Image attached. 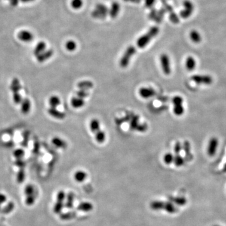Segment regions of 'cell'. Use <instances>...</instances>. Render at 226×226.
Returning a JSON list of instances; mask_svg holds the SVG:
<instances>
[{
  "instance_id": "obj_34",
  "label": "cell",
  "mask_w": 226,
  "mask_h": 226,
  "mask_svg": "<svg viewBox=\"0 0 226 226\" xmlns=\"http://www.w3.org/2000/svg\"><path fill=\"white\" fill-rule=\"evenodd\" d=\"M173 112L176 116H181L184 113V108L182 104L175 105L173 107Z\"/></svg>"
},
{
  "instance_id": "obj_57",
  "label": "cell",
  "mask_w": 226,
  "mask_h": 226,
  "mask_svg": "<svg viewBox=\"0 0 226 226\" xmlns=\"http://www.w3.org/2000/svg\"><path fill=\"white\" fill-rule=\"evenodd\" d=\"M156 11L155 10H152V11H151L150 14H149V18L152 19V20H154L155 18L156 17Z\"/></svg>"
},
{
  "instance_id": "obj_28",
  "label": "cell",
  "mask_w": 226,
  "mask_h": 226,
  "mask_svg": "<svg viewBox=\"0 0 226 226\" xmlns=\"http://www.w3.org/2000/svg\"><path fill=\"white\" fill-rule=\"evenodd\" d=\"M183 148L185 151V154H186V157H190V156H192V155L190 153V149H191L190 144L188 141H184L183 145Z\"/></svg>"
},
{
  "instance_id": "obj_4",
  "label": "cell",
  "mask_w": 226,
  "mask_h": 226,
  "mask_svg": "<svg viewBox=\"0 0 226 226\" xmlns=\"http://www.w3.org/2000/svg\"><path fill=\"white\" fill-rule=\"evenodd\" d=\"M162 70L164 74L169 75L171 73V68L170 65V59L168 56L165 53H163L160 57Z\"/></svg>"
},
{
  "instance_id": "obj_56",
  "label": "cell",
  "mask_w": 226,
  "mask_h": 226,
  "mask_svg": "<svg viewBox=\"0 0 226 226\" xmlns=\"http://www.w3.org/2000/svg\"><path fill=\"white\" fill-rule=\"evenodd\" d=\"M72 215V214L71 213H67V214H64L62 215H61L60 216V218L61 219H62V220H68V219H70L72 218L71 217Z\"/></svg>"
},
{
  "instance_id": "obj_31",
  "label": "cell",
  "mask_w": 226,
  "mask_h": 226,
  "mask_svg": "<svg viewBox=\"0 0 226 226\" xmlns=\"http://www.w3.org/2000/svg\"><path fill=\"white\" fill-rule=\"evenodd\" d=\"M138 121L139 117L138 116H134L132 118L131 122H130V127H131L132 129H137V128H138L140 125L138 124Z\"/></svg>"
},
{
  "instance_id": "obj_8",
  "label": "cell",
  "mask_w": 226,
  "mask_h": 226,
  "mask_svg": "<svg viewBox=\"0 0 226 226\" xmlns=\"http://www.w3.org/2000/svg\"><path fill=\"white\" fill-rule=\"evenodd\" d=\"M53 52L52 49L45 50L44 52H42V53L38 55V56H37V61L40 63H42L50 59L53 56Z\"/></svg>"
},
{
  "instance_id": "obj_46",
  "label": "cell",
  "mask_w": 226,
  "mask_h": 226,
  "mask_svg": "<svg viewBox=\"0 0 226 226\" xmlns=\"http://www.w3.org/2000/svg\"><path fill=\"white\" fill-rule=\"evenodd\" d=\"M175 203L179 205H183L187 203V200L183 197H177L175 198L173 201Z\"/></svg>"
},
{
  "instance_id": "obj_14",
  "label": "cell",
  "mask_w": 226,
  "mask_h": 226,
  "mask_svg": "<svg viewBox=\"0 0 226 226\" xmlns=\"http://www.w3.org/2000/svg\"><path fill=\"white\" fill-rule=\"evenodd\" d=\"M52 143H53V145L59 148L64 149L66 148L67 146V144L65 141L60 139V138H58V137H55V138H53L52 140Z\"/></svg>"
},
{
  "instance_id": "obj_3",
  "label": "cell",
  "mask_w": 226,
  "mask_h": 226,
  "mask_svg": "<svg viewBox=\"0 0 226 226\" xmlns=\"http://www.w3.org/2000/svg\"><path fill=\"white\" fill-rule=\"evenodd\" d=\"M191 79L197 84L209 85L212 83V77L209 75H194Z\"/></svg>"
},
{
  "instance_id": "obj_27",
  "label": "cell",
  "mask_w": 226,
  "mask_h": 226,
  "mask_svg": "<svg viewBox=\"0 0 226 226\" xmlns=\"http://www.w3.org/2000/svg\"><path fill=\"white\" fill-rule=\"evenodd\" d=\"M65 47L67 50L70 52H73L76 49L77 44L74 42V41L70 40V41H68V42L66 43Z\"/></svg>"
},
{
  "instance_id": "obj_42",
  "label": "cell",
  "mask_w": 226,
  "mask_h": 226,
  "mask_svg": "<svg viewBox=\"0 0 226 226\" xmlns=\"http://www.w3.org/2000/svg\"><path fill=\"white\" fill-rule=\"evenodd\" d=\"M35 196L33 194L32 195L26 196V200H25V203L27 205H32L35 203Z\"/></svg>"
},
{
  "instance_id": "obj_21",
  "label": "cell",
  "mask_w": 226,
  "mask_h": 226,
  "mask_svg": "<svg viewBox=\"0 0 226 226\" xmlns=\"http://www.w3.org/2000/svg\"><path fill=\"white\" fill-rule=\"evenodd\" d=\"M87 177V174L83 171H78L74 174V179L78 182H83Z\"/></svg>"
},
{
  "instance_id": "obj_48",
  "label": "cell",
  "mask_w": 226,
  "mask_h": 226,
  "mask_svg": "<svg viewBox=\"0 0 226 226\" xmlns=\"http://www.w3.org/2000/svg\"><path fill=\"white\" fill-rule=\"evenodd\" d=\"M65 194L64 191L61 190L57 194V202H63L64 200L65 199Z\"/></svg>"
},
{
  "instance_id": "obj_44",
  "label": "cell",
  "mask_w": 226,
  "mask_h": 226,
  "mask_svg": "<svg viewBox=\"0 0 226 226\" xmlns=\"http://www.w3.org/2000/svg\"><path fill=\"white\" fill-rule=\"evenodd\" d=\"M92 15L93 17H94L95 18H99V19H104L107 16V15L103 14V13H101L99 11L95 10L92 13Z\"/></svg>"
},
{
  "instance_id": "obj_41",
  "label": "cell",
  "mask_w": 226,
  "mask_h": 226,
  "mask_svg": "<svg viewBox=\"0 0 226 226\" xmlns=\"http://www.w3.org/2000/svg\"><path fill=\"white\" fill-rule=\"evenodd\" d=\"M165 10H164V9H161V10H160L158 13H156V17H155V19H154V20H155V21L156 22L160 23V22L161 21V20H162L163 17L164 13H165Z\"/></svg>"
},
{
  "instance_id": "obj_6",
  "label": "cell",
  "mask_w": 226,
  "mask_h": 226,
  "mask_svg": "<svg viewBox=\"0 0 226 226\" xmlns=\"http://www.w3.org/2000/svg\"><path fill=\"white\" fill-rule=\"evenodd\" d=\"M218 145V141L216 138H212L210 140L207 148V153L209 156H212L215 155L217 149Z\"/></svg>"
},
{
  "instance_id": "obj_5",
  "label": "cell",
  "mask_w": 226,
  "mask_h": 226,
  "mask_svg": "<svg viewBox=\"0 0 226 226\" xmlns=\"http://www.w3.org/2000/svg\"><path fill=\"white\" fill-rule=\"evenodd\" d=\"M18 38L23 42H30L33 39V35L32 32L27 30H22L18 33Z\"/></svg>"
},
{
  "instance_id": "obj_51",
  "label": "cell",
  "mask_w": 226,
  "mask_h": 226,
  "mask_svg": "<svg viewBox=\"0 0 226 226\" xmlns=\"http://www.w3.org/2000/svg\"><path fill=\"white\" fill-rule=\"evenodd\" d=\"M170 19L173 23H178L179 22V18L174 13H172L170 15Z\"/></svg>"
},
{
  "instance_id": "obj_53",
  "label": "cell",
  "mask_w": 226,
  "mask_h": 226,
  "mask_svg": "<svg viewBox=\"0 0 226 226\" xmlns=\"http://www.w3.org/2000/svg\"><path fill=\"white\" fill-rule=\"evenodd\" d=\"M15 165L20 168H23L25 167V162H24L22 159H17Z\"/></svg>"
},
{
  "instance_id": "obj_50",
  "label": "cell",
  "mask_w": 226,
  "mask_h": 226,
  "mask_svg": "<svg viewBox=\"0 0 226 226\" xmlns=\"http://www.w3.org/2000/svg\"><path fill=\"white\" fill-rule=\"evenodd\" d=\"M29 131H26L24 134L23 136V141L22 142V145L24 147H26L27 145H28V142H29Z\"/></svg>"
},
{
  "instance_id": "obj_59",
  "label": "cell",
  "mask_w": 226,
  "mask_h": 226,
  "mask_svg": "<svg viewBox=\"0 0 226 226\" xmlns=\"http://www.w3.org/2000/svg\"><path fill=\"white\" fill-rule=\"evenodd\" d=\"M19 0H10V3L12 6H15L18 4Z\"/></svg>"
},
{
  "instance_id": "obj_35",
  "label": "cell",
  "mask_w": 226,
  "mask_h": 226,
  "mask_svg": "<svg viewBox=\"0 0 226 226\" xmlns=\"http://www.w3.org/2000/svg\"><path fill=\"white\" fill-rule=\"evenodd\" d=\"M34 191H35V188L32 185H27L25 188L24 192L26 196H29L34 194Z\"/></svg>"
},
{
  "instance_id": "obj_13",
  "label": "cell",
  "mask_w": 226,
  "mask_h": 226,
  "mask_svg": "<svg viewBox=\"0 0 226 226\" xmlns=\"http://www.w3.org/2000/svg\"><path fill=\"white\" fill-rule=\"evenodd\" d=\"M21 84H20V81L17 78H14L12 80L11 84L10 86V89L11 91L13 92V93H15V92H19V91L21 90Z\"/></svg>"
},
{
  "instance_id": "obj_55",
  "label": "cell",
  "mask_w": 226,
  "mask_h": 226,
  "mask_svg": "<svg viewBox=\"0 0 226 226\" xmlns=\"http://www.w3.org/2000/svg\"><path fill=\"white\" fill-rule=\"evenodd\" d=\"M145 6L148 8H152L156 2V0H145Z\"/></svg>"
},
{
  "instance_id": "obj_7",
  "label": "cell",
  "mask_w": 226,
  "mask_h": 226,
  "mask_svg": "<svg viewBox=\"0 0 226 226\" xmlns=\"http://www.w3.org/2000/svg\"><path fill=\"white\" fill-rule=\"evenodd\" d=\"M139 94L140 95V96L143 98L148 99L154 96L156 94V92L152 88L142 87L139 90Z\"/></svg>"
},
{
  "instance_id": "obj_62",
  "label": "cell",
  "mask_w": 226,
  "mask_h": 226,
  "mask_svg": "<svg viewBox=\"0 0 226 226\" xmlns=\"http://www.w3.org/2000/svg\"><path fill=\"white\" fill-rule=\"evenodd\" d=\"M223 172H226V164L224 165V167L223 168Z\"/></svg>"
},
{
  "instance_id": "obj_17",
  "label": "cell",
  "mask_w": 226,
  "mask_h": 226,
  "mask_svg": "<svg viewBox=\"0 0 226 226\" xmlns=\"http://www.w3.org/2000/svg\"><path fill=\"white\" fill-rule=\"evenodd\" d=\"M196 65V62L194 57H187L185 62V66L187 69L189 71H191L194 70Z\"/></svg>"
},
{
  "instance_id": "obj_1",
  "label": "cell",
  "mask_w": 226,
  "mask_h": 226,
  "mask_svg": "<svg viewBox=\"0 0 226 226\" xmlns=\"http://www.w3.org/2000/svg\"><path fill=\"white\" fill-rule=\"evenodd\" d=\"M158 32L159 29L158 27H152L146 34H145V35H143L138 38L136 43L137 46L140 48V49L145 48L149 43L150 41L157 35V34L158 33Z\"/></svg>"
},
{
  "instance_id": "obj_40",
  "label": "cell",
  "mask_w": 226,
  "mask_h": 226,
  "mask_svg": "<svg viewBox=\"0 0 226 226\" xmlns=\"http://www.w3.org/2000/svg\"><path fill=\"white\" fill-rule=\"evenodd\" d=\"M63 207H64V205H63L62 202H57L56 204H55V205H54V207H53L54 213L59 214L60 212H61V210H62Z\"/></svg>"
},
{
  "instance_id": "obj_9",
  "label": "cell",
  "mask_w": 226,
  "mask_h": 226,
  "mask_svg": "<svg viewBox=\"0 0 226 226\" xmlns=\"http://www.w3.org/2000/svg\"><path fill=\"white\" fill-rule=\"evenodd\" d=\"M48 113H49L53 118L58 119H63L65 118V115L64 113L59 111L56 108L50 107L48 109Z\"/></svg>"
},
{
  "instance_id": "obj_60",
  "label": "cell",
  "mask_w": 226,
  "mask_h": 226,
  "mask_svg": "<svg viewBox=\"0 0 226 226\" xmlns=\"http://www.w3.org/2000/svg\"><path fill=\"white\" fill-rule=\"evenodd\" d=\"M125 2H132L134 3H139L141 2V0H124Z\"/></svg>"
},
{
  "instance_id": "obj_54",
  "label": "cell",
  "mask_w": 226,
  "mask_h": 226,
  "mask_svg": "<svg viewBox=\"0 0 226 226\" xmlns=\"http://www.w3.org/2000/svg\"><path fill=\"white\" fill-rule=\"evenodd\" d=\"M39 150H40V144L38 141H36L35 142V143H34L33 153L34 154H38L39 153Z\"/></svg>"
},
{
  "instance_id": "obj_19",
  "label": "cell",
  "mask_w": 226,
  "mask_h": 226,
  "mask_svg": "<svg viewBox=\"0 0 226 226\" xmlns=\"http://www.w3.org/2000/svg\"><path fill=\"white\" fill-rule=\"evenodd\" d=\"M90 128L91 129V131L94 134L98 132L100 129V123L99 121L96 119H93L90 123Z\"/></svg>"
},
{
  "instance_id": "obj_2",
  "label": "cell",
  "mask_w": 226,
  "mask_h": 226,
  "mask_svg": "<svg viewBox=\"0 0 226 226\" xmlns=\"http://www.w3.org/2000/svg\"><path fill=\"white\" fill-rule=\"evenodd\" d=\"M136 52V50L134 46H129L128 47L119 62V65L122 68H126L128 67L130 60L134 56Z\"/></svg>"
},
{
  "instance_id": "obj_18",
  "label": "cell",
  "mask_w": 226,
  "mask_h": 226,
  "mask_svg": "<svg viewBox=\"0 0 226 226\" xmlns=\"http://www.w3.org/2000/svg\"><path fill=\"white\" fill-rule=\"evenodd\" d=\"M190 38L193 42L196 43V44L199 43L202 40V37L200 35V33L196 30H192L190 32Z\"/></svg>"
},
{
  "instance_id": "obj_10",
  "label": "cell",
  "mask_w": 226,
  "mask_h": 226,
  "mask_svg": "<svg viewBox=\"0 0 226 226\" xmlns=\"http://www.w3.org/2000/svg\"><path fill=\"white\" fill-rule=\"evenodd\" d=\"M21 106V111L23 114H28L31 109V102L28 98L23 99L22 102Z\"/></svg>"
},
{
  "instance_id": "obj_45",
  "label": "cell",
  "mask_w": 226,
  "mask_h": 226,
  "mask_svg": "<svg viewBox=\"0 0 226 226\" xmlns=\"http://www.w3.org/2000/svg\"><path fill=\"white\" fill-rule=\"evenodd\" d=\"M76 94H77V96L80 98H82V99H84L86 97H87L89 95V92H87V91H86V90H82V89H79L77 92H76Z\"/></svg>"
},
{
  "instance_id": "obj_58",
  "label": "cell",
  "mask_w": 226,
  "mask_h": 226,
  "mask_svg": "<svg viewBox=\"0 0 226 226\" xmlns=\"http://www.w3.org/2000/svg\"><path fill=\"white\" fill-rule=\"evenodd\" d=\"M6 200V197L5 195L0 194V204H2Z\"/></svg>"
},
{
  "instance_id": "obj_47",
  "label": "cell",
  "mask_w": 226,
  "mask_h": 226,
  "mask_svg": "<svg viewBox=\"0 0 226 226\" xmlns=\"http://www.w3.org/2000/svg\"><path fill=\"white\" fill-rule=\"evenodd\" d=\"M191 13H192V12H191V11H188L186 9H183L182 11H180V15L183 18H187L191 15Z\"/></svg>"
},
{
  "instance_id": "obj_22",
  "label": "cell",
  "mask_w": 226,
  "mask_h": 226,
  "mask_svg": "<svg viewBox=\"0 0 226 226\" xmlns=\"http://www.w3.org/2000/svg\"><path fill=\"white\" fill-rule=\"evenodd\" d=\"M92 205L89 202H83L80 203L77 209L78 210L84 211V212H89L92 209Z\"/></svg>"
},
{
  "instance_id": "obj_25",
  "label": "cell",
  "mask_w": 226,
  "mask_h": 226,
  "mask_svg": "<svg viewBox=\"0 0 226 226\" xmlns=\"http://www.w3.org/2000/svg\"><path fill=\"white\" fill-rule=\"evenodd\" d=\"M95 138H96V140L98 143H102L105 141V134L103 131H102V130L100 129L98 132L95 134Z\"/></svg>"
},
{
  "instance_id": "obj_33",
  "label": "cell",
  "mask_w": 226,
  "mask_h": 226,
  "mask_svg": "<svg viewBox=\"0 0 226 226\" xmlns=\"http://www.w3.org/2000/svg\"><path fill=\"white\" fill-rule=\"evenodd\" d=\"M74 195L72 193H69L67 197V202L65 204V206L67 208H72L73 205V201H74Z\"/></svg>"
},
{
  "instance_id": "obj_11",
  "label": "cell",
  "mask_w": 226,
  "mask_h": 226,
  "mask_svg": "<svg viewBox=\"0 0 226 226\" xmlns=\"http://www.w3.org/2000/svg\"><path fill=\"white\" fill-rule=\"evenodd\" d=\"M46 47H47V45L44 42H42H42H38L37 45H36L35 49H34L33 50V54L35 55V56L36 57L38 56V55L42 53L45 50Z\"/></svg>"
},
{
  "instance_id": "obj_43",
  "label": "cell",
  "mask_w": 226,
  "mask_h": 226,
  "mask_svg": "<svg viewBox=\"0 0 226 226\" xmlns=\"http://www.w3.org/2000/svg\"><path fill=\"white\" fill-rule=\"evenodd\" d=\"M183 6H184V9H186L188 11H190L191 12H193L194 10V5L192 3L190 2V1H188V0H186L183 3Z\"/></svg>"
},
{
  "instance_id": "obj_26",
  "label": "cell",
  "mask_w": 226,
  "mask_h": 226,
  "mask_svg": "<svg viewBox=\"0 0 226 226\" xmlns=\"http://www.w3.org/2000/svg\"><path fill=\"white\" fill-rule=\"evenodd\" d=\"M173 162L175 163V165L176 166V167H181L182 166L184 163H185V160L184 158H183V157H182L180 155H176L175 157H174V160H173Z\"/></svg>"
},
{
  "instance_id": "obj_16",
  "label": "cell",
  "mask_w": 226,
  "mask_h": 226,
  "mask_svg": "<svg viewBox=\"0 0 226 226\" xmlns=\"http://www.w3.org/2000/svg\"><path fill=\"white\" fill-rule=\"evenodd\" d=\"M119 9L120 6L119 3L117 2H114L111 5L110 11H109V15H110V17L113 18H114L117 17L119 11Z\"/></svg>"
},
{
  "instance_id": "obj_23",
  "label": "cell",
  "mask_w": 226,
  "mask_h": 226,
  "mask_svg": "<svg viewBox=\"0 0 226 226\" xmlns=\"http://www.w3.org/2000/svg\"><path fill=\"white\" fill-rule=\"evenodd\" d=\"M25 179V173L23 168H20L19 172H18L17 180L18 183H22L24 182V180Z\"/></svg>"
},
{
  "instance_id": "obj_38",
  "label": "cell",
  "mask_w": 226,
  "mask_h": 226,
  "mask_svg": "<svg viewBox=\"0 0 226 226\" xmlns=\"http://www.w3.org/2000/svg\"><path fill=\"white\" fill-rule=\"evenodd\" d=\"M83 5V0H72L71 2L72 7L74 9L80 8Z\"/></svg>"
},
{
  "instance_id": "obj_61",
  "label": "cell",
  "mask_w": 226,
  "mask_h": 226,
  "mask_svg": "<svg viewBox=\"0 0 226 226\" xmlns=\"http://www.w3.org/2000/svg\"><path fill=\"white\" fill-rule=\"evenodd\" d=\"M20 1L22 2H24V3H27V2H30L35 1V0H20Z\"/></svg>"
},
{
  "instance_id": "obj_15",
  "label": "cell",
  "mask_w": 226,
  "mask_h": 226,
  "mask_svg": "<svg viewBox=\"0 0 226 226\" xmlns=\"http://www.w3.org/2000/svg\"><path fill=\"white\" fill-rule=\"evenodd\" d=\"M85 104L84 99L79 97H74L71 100V104L74 108H80L83 107Z\"/></svg>"
},
{
  "instance_id": "obj_32",
  "label": "cell",
  "mask_w": 226,
  "mask_h": 226,
  "mask_svg": "<svg viewBox=\"0 0 226 226\" xmlns=\"http://www.w3.org/2000/svg\"><path fill=\"white\" fill-rule=\"evenodd\" d=\"M13 100L16 104H20L22 103L23 98L19 92H15L13 93Z\"/></svg>"
},
{
  "instance_id": "obj_63",
  "label": "cell",
  "mask_w": 226,
  "mask_h": 226,
  "mask_svg": "<svg viewBox=\"0 0 226 226\" xmlns=\"http://www.w3.org/2000/svg\"><path fill=\"white\" fill-rule=\"evenodd\" d=\"M214 226H219V225H214Z\"/></svg>"
},
{
  "instance_id": "obj_52",
  "label": "cell",
  "mask_w": 226,
  "mask_h": 226,
  "mask_svg": "<svg viewBox=\"0 0 226 226\" xmlns=\"http://www.w3.org/2000/svg\"><path fill=\"white\" fill-rule=\"evenodd\" d=\"M182 149V146L180 142H176L174 147V152L176 155H179Z\"/></svg>"
},
{
  "instance_id": "obj_37",
  "label": "cell",
  "mask_w": 226,
  "mask_h": 226,
  "mask_svg": "<svg viewBox=\"0 0 226 226\" xmlns=\"http://www.w3.org/2000/svg\"><path fill=\"white\" fill-rule=\"evenodd\" d=\"M173 160H174V156L172 153H168L164 156V158H163L164 162H165L166 164H167V165H169V164L173 162Z\"/></svg>"
},
{
  "instance_id": "obj_20",
  "label": "cell",
  "mask_w": 226,
  "mask_h": 226,
  "mask_svg": "<svg viewBox=\"0 0 226 226\" xmlns=\"http://www.w3.org/2000/svg\"><path fill=\"white\" fill-rule=\"evenodd\" d=\"M49 102L50 107L56 108L60 104V100L59 98L56 96V95H53V96L50 98Z\"/></svg>"
},
{
  "instance_id": "obj_12",
  "label": "cell",
  "mask_w": 226,
  "mask_h": 226,
  "mask_svg": "<svg viewBox=\"0 0 226 226\" xmlns=\"http://www.w3.org/2000/svg\"><path fill=\"white\" fill-rule=\"evenodd\" d=\"M94 86L93 83L91 81L89 80H84L79 82L77 84V87L79 89L82 90H86L87 91L88 89H91Z\"/></svg>"
},
{
  "instance_id": "obj_36",
  "label": "cell",
  "mask_w": 226,
  "mask_h": 226,
  "mask_svg": "<svg viewBox=\"0 0 226 226\" xmlns=\"http://www.w3.org/2000/svg\"><path fill=\"white\" fill-rule=\"evenodd\" d=\"M164 208H165V209L168 212H169V213H175V212H176V207H175L174 205L171 203H166L165 204V206H164Z\"/></svg>"
},
{
  "instance_id": "obj_30",
  "label": "cell",
  "mask_w": 226,
  "mask_h": 226,
  "mask_svg": "<svg viewBox=\"0 0 226 226\" xmlns=\"http://www.w3.org/2000/svg\"><path fill=\"white\" fill-rule=\"evenodd\" d=\"M95 10L99 11L101 13L107 15L108 13V8L106 6L103 4H98L95 6Z\"/></svg>"
},
{
  "instance_id": "obj_49",
  "label": "cell",
  "mask_w": 226,
  "mask_h": 226,
  "mask_svg": "<svg viewBox=\"0 0 226 226\" xmlns=\"http://www.w3.org/2000/svg\"><path fill=\"white\" fill-rule=\"evenodd\" d=\"M172 102L174 106L182 104L183 103V99L180 96H175L172 99Z\"/></svg>"
},
{
  "instance_id": "obj_39",
  "label": "cell",
  "mask_w": 226,
  "mask_h": 226,
  "mask_svg": "<svg viewBox=\"0 0 226 226\" xmlns=\"http://www.w3.org/2000/svg\"><path fill=\"white\" fill-rule=\"evenodd\" d=\"M165 204L161 202H153L151 204V207L154 210H158L164 208Z\"/></svg>"
},
{
  "instance_id": "obj_24",
  "label": "cell",
  "mask_w": 226,
  "mask_h": 226,
  "mask_svg": "<svg viewBox=\"0 0 226 226\" xmlns=\"http://www.w3.org/2000/svg\"><path fill=\"white\" fill-rule=\"evenodd\" d=\"M25 151L21 148L17 149L13 152V156L16 159H22L25 156Z\"/></svg>"
},
{
  "instance_id": "obj_29",
  "label": "cell",
  "mask_w": 226,
  "mask_h": 226,
  "mask_svg": "<svg viewBox=\"0 0 226 226\" xmlns=\"http://www.w3.org/2000/svg\"><path fill=\"white\" fill-rule=\"evenodd\" d=\"M15 208V204L13 202H10L5 207H4L2 210V213L7 214H9L10 212H11L13 209Z\"/></svg>"
}]
</instances>
